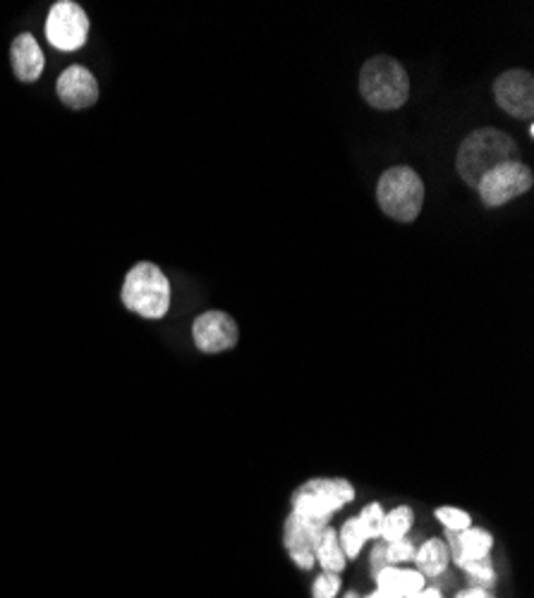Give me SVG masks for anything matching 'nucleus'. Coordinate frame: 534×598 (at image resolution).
I'll return each instance as SVG.
<instances>
[{"label": "nucleus", "instance_id": "obj_20", "mask_svg": "<svg viewBox=\"0 0 534 598\" xmlns=\"http://www.w3.org/2000/svg\"><path fill=\"white\" fill-rule=\"evenodd\" d=\"M436 520L444 524L448 532H453V534H460V532H465V529L472 527L470 515L458 508H439L436 510Z\"/></svg>", "mask_w": 534, "mask_h": 598}, {"label": "nucleus", "instance_id": "obj_8", "mask_svg": "<svg viewBox=\"0 0 534 598\" xmlns=\"http://www.w3.org/2000/svg\"><path fill=\"white\" fill-rule=\"evenodd\" d=\"M238 323L226 311H204L192 323V340L204 355H218L238 345Z\"/></svg>", "mask_w": 534, "mask_h": 598}, {"label": "nucleus", "instance_id": "obj_28", "mask_svg": "<svg viewBox=\"0 0 534 598\" xmlns=\"http://www.w3.org/2000/svg\"><path fill=\"white\" fill-rule=\"evenodd\" d=\"M345 598H360V596H357V594H355V591H350V594H348V596H345Z\"/></svg>", "mask_w": 534, "mask_h": 598}, {"label": "nucleus", "instance_id": "obj_22", "mask_svg": "<svg viewBox=\"0 0 534 598\" xmlns=\"http://www.w3.org/2000/svg\"><path fill=\"white\" fill-rule=\"evenodd\" d=\"M415 546L408 539H400V541H393L386 546V563L388 565H403V563H410V560H415Z\"/></svg>", "mask_w": 534, "mask_h": 598}, {"label": "nucleus", "instance_id": "obj_21", "mask_svg": "<svg viewBox=\"0 0 534 598\" xmlns=\"http://www.w3.org/2000/svg\"><path fill=\"white\" fill-rule=\"evenodd\" d=\"M463 570L470 575L475 582L479 584H491L496 579V572L494 567H491V560L484 558V560H465V563H458Z\"/></svg>", "mask_w": 534, "mask_h": 598}, {"label": "nucleus", "instance_id": "obj_3", "mask_svg": "<svg viewBox=\"0 0 534 598\" xmlns=\"http://www.w3.org/2000/svg\"><path fill=\"white\" fill-rule=\"evenodd\" d=\"M123 304L144 319H163L171 309V283L151 261L132 266L123 283Z\"/></svg>", "mask_w": 534, "mask_h": 598}, {"label": "nucleus", "instance_id": "obj_4", "mask_svg": "<svg viewBox=\"0 0 534 598\" xmlns=\"http://www.w3.org/2000/svg\"><path fill=\"white\" fill-rule=\"evenodd\" d=\"M376 201L388 218L398 223H412L424 206V182L408 166L388 168L376 185Z\"/></svg>", "mask_w": 534, "mask_h": 598}, {"label": "nucleus", "instance_id": "obj_27", "mask_svg": "<svg viewBox=\"0 0 534 598\" xmlns=\"http://www.w3.org/2000/svg\"><path fill=\"white\" fill-rule=\"evenodd\" d=\"M367 598H391V596H386V594H381V591H379V589H376V591H374V594H369V596H367Z\"/></svg>", "mask_w": 534, "mask_h": 598}, {"label": "nucleus", "instance_id": "obj_2", "mask_svg": "<svg viewBox=\"0 0 534 598\" xmlns=\"http://www.w3.org/2000/svg\"><path fill=\"white\" fill-rule=\"evenodd\" d=\"M360 94L376 111H398L410 99L408 70L391 56L369 58L360 72Z\"/></svg>", "mask_w": 534, "mask_h": 598}, {"label": "nucleus", "instance_id": "obj_18", "mask_svg": "<svg viewBox=\"0 0 534 598\" xmlns=\"http://www.w3.org/2000/svg\"><path fill=\"white\" fill-rule=\"evenodd\" d=\"M338 543H341V551L345 558H357V555L362 553L364 543H367V536H364L357 517L343 524L341 534H338Z\"/></svg>", "mask_w": 534, "mask_h": 598}, {"label": "nucleus", "instance_id": "obj_24", "mask_svg": "<svg viewBox=\"0 0 534 598\" xmlns=\"http://www.w3.org/2000/svg\"><path fill=\"white\" fill-rule=\"evenodd\" d=\"M386 565H388V563H386V546H379V548H376V551H374V555H372L374 575H376V572H379V570H384Z\"/></svg>", "mask_w": 534, "mask_h": 598}, {"label": "nucleus", "instance_id": "obj_5", "mask_svg": "<svg viewBox=\"0 0 534 598\" xmlns=\"http://www.w3.org/2000/svg\"><path fill=\"white\" fill-rule=\"evenodd\" d=\"M355 498V488L345 479H312L300 486L293 500V515L305 522L329 524L333 512Z\"/></svg>", "mask_w": 534, "mask_h": 598}, {"label": "nucleus", "instance_id": "obj_7", "mask_svg": "<svg viewBox=\"0 0 534 598\" xmlns=\"http://www.w3.org/2000/svg\"><path fill=\"white\" fill-rule=\"evenodd\" d=\"M89 36V17L72 0H60L46 17V39L58 51L72 53L84 46Z\"/></svg>", "mask_w": 534, "mask_h": 598}, {"label": "nucleus", "instance_id": "obj_13", "mask_svg": "<svg viewBox=\"0 0 534 598\" xmlns=\"http://www.w3.org/2000/svg\"><path fill=\"white\" fill-rule=\"evenodd\" d=\"M376 579V589L381 594L391 596V598H410L415 594H420L424 589V579L417 570H408V567L400 565H386L384 570H379L374 575Z\"/></svg>", "mask_w": 534, "mask_h": 598}, {"label": "nucleus", "instance_id": "obj_11", "mask_svg": "<svg viewBox=\"0 0 534 598\" xmlns=\"http://www.w3.org/2000/svg\"><path fill=\"white\" fill-rule=\"evenodd\" d=\"M56 91H58V99L68 108H72V111L91 108L96 101H99V94H101L96 77L82 65H70L68 70L58 77Z\"/></svg>", "mask_w": 534, "mask_h": 598}, {"label": "nucleus", "instance_id": "obj_15", "mask_svg": "<svg viewBox=\"0 0 534 598\" xmlns=\"http://www.w3.org/2000/svg\"><path fill=\"white\" fill-rule=\"evenodd\" d=\"M415 563L422 577H439L448 567V546L441 539H429L415 553Z\"/></svg>", "mask_w": 534, "mask_h": 598}, {"label": "nucleus", "instance_id": "obj_14", "mask_svg": "<svg viewBox=\"0 0 534 598\" xmlns=\"http://www.w3.org/2000/svg\"><path fill=\"white\" fill-rule=\"evenodd\" d=\"M448 534H451L448 539H451L455 563L489 558L491 546H494V539H491V534L484 532V529L470 527L460 534H453V532H448Z\"/></svg>", "mask_w": 534, "mask_h": 598}, {"label": "nucleus", "instance_id": "obj_25", "mask_svg": "<svg viewBox=\"0 0 534 598\" xmlns=\"http://www.w3.org/2000/svg\"><path fill=\"white\" fill-rule=\"evenodd\" d=\"M455 598H494L489 594L487 589H482V587H475V589H467V591H460L458 596Z\"/></svg>", "mask_w": 534, "mask_h": 598}, {"label": "nucleus", "instance_id": "obj_9", "mask_svg": "<svg viewBox=\"0 0 534 598\" xmlns=\"http://www.w3.org/2000/svg\"><path fill=\"white\" fill-rule=\"evenodd\" d=\"M496 103L518 120L534 115V77L530 70H508L494 82Z\"/></svg>", "mask_w": 534, "mask_h": 598}, {"label": "nucleus", "instance_id": "obj_17", "mask_svg": "<svg viewBox=\"0 0 534 598\" xmlns=\"http://www.w3.org/2000/svg\"><path fill=\"white\" fill-rule=\"evenodd\" d=\"M412 522H415V515H412V510L405 508V505H400V508L388 512V515L384 517V529H381V539H384L386 543L408 539Z\"/></svg>", "mask_w": 534, "mask_h": 598}, {"label": "nucleus", "instance_id": "obj_1", "mask_svg": "<svg viewBox=\"0 0 534 598\" xmlns=\"http://www.w3.org/2000/svg\"><path fill=\"white\" fill-rule=\"evenodd\" d=\"M518 156V144H515L511 134L494 130V127H482V130L470 132L463 139V144L458 149V158H455V170L465 180V185L477 189L479 180L491 168L508 161H518Z\"/></svg>", "mask_w": 534, "mask_h": 598}, {"label": "nucleus", "instance_id": "obj_26", "mask_svg": "<svg viewBox=\"0 0 534 598\" xmlns=\"http://www.w3.org/2000/svg\"><path fill=\"white\" fill-rule=\"evenodd\" d=\"M410 598H444V596H441L439 589H422L420 594H415V596H410Z\"/></svg>", "mask_w": 534, "mask_h": 598}, {"label": "nucleus", "instance_id": "obj_6", "mask_svg": "<svg viewBox=\"0 0 534 598\" xmlns=\"http://www.w3.org/2000/svg\"><path fill=\"white\" fill-rule=\"evenodd\" d=\"M534 185L532 170L525 166L523 161H508L501 166L491 168L482 180H479L477 192L482 204L487 209H499V206L508 204V201L523 197L525 192H530Z\"/></svg>", "mask_w": 534, "mask_h": 598}, {"label": "nucleus", "instance_id": "obj_12", "mask_svg": "<svg viewBox=\"0 0 534 598\" xmlns=\"http://www.w3.org/2000/svg\"><path fill=\"white\" fill-rule=\"evenodd\" d=\"M10 58H12V70H15V77L20 79V82L32 84L41 77V72H44V63H46L44 51H41L39 41H36L29 32L20 34L15 41H12Z\"/></svg>", "mask_w": 534, "mask_h": 598}, {"label": "nucleus", "instance_id": "obj_10", "mask_svg": "<svg viewBox=\"0 0 534 598\" xmlns=\"http://www.w3.org/2000/svg\"><path fill=\"white\" fill-rule=\"evenodd\" d=\"M329 524H314L305 522L300 517L290 515L288 522H285V551H288L293 563L300 567V570H312V565L317 563L314 553H317V543L321 534L326 532Z\"/></svg>", "mask_w": 534, "mask_h": 598}, {"label": "nucleus", "instance_id": "obj_19", "mask_svg": "<svg viewBox=\"0 0 534 598\" xmlns=\"http://www.w3.org/2000/svg\"><path fill=\"white\" fill-rule=\"evenodd\" d=\"M384 510H381V505L379 503H372V505H367V508H364L362 512H360V517H357V522H360V527H362V532H364V536H367V541L369 539H379L381 536V529H384Z\"/></svg>", "mask_w": 534, "mask_h": 598}, {"label": "nucleus", "instance_id": "obj_16", "mask_svg": "<svg viewBox=\"0 0 534 598\" xmlns=\"http://www.w3.org/2000/svg\"><path fill=\"white\" fill-rule=\"evenodd\" d=\"M314 558L324 567V572H331V575H338L348 563V558L341 551V543H338V534L331 527H326V532L321 534Z\"/></svg>", "mask_w": 534, "mask_h": 598}, {"label": "nucleus", "instance_id": "obj_23", "mask_svg": "<svg viewBox=\"0 0 534 598\" xmlns=\"http://www.w3.org/2000/svg\"><path fill=\"white\" fill-rule=\"evenodd\" d=\"M338 589H341V579H338V575L324 572V575L314 582L312 594H314V598H336Z\"/></svg>", "mask_w": 534, "mask_h": 598}]
</instances>
